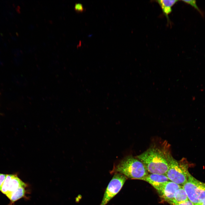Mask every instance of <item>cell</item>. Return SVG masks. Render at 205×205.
<instances>
[{
	"label": "cell",
	"mask_w": 205,
	"mask_h": 205,
	"mask_svg": "<svg viewBox=\"0 0 205 205\" xmlns=\"http://www.w3.org/2000/svg\"><path fill=\"white\" fill-rule=\"evenodd\" d=\"M12 175V174L7 175L5 179L1 186L0 191L5 195L8 193L9 181Z\"/></svg>",
	"instance_id": "8fae6325"
},
{
	"label": "cell",
	"mask_w": 205,
	"mask_h": 205,
	"mask_svg": "<svg viewBox=\"0 0 205 205\" xmlns=\"http://www.w3.org/2000/svg\"><path fill=\"white\" fill-rule=\"evenodd\" d=\"M169 204L171 205H195L189 200L180 203L176 204L171 203Z\"/></svg>",
	"instance_id": "9a60e30c"
},
{
	"label": "cell",
	"mask_w": 205,
	"mask_h": 205,
	"mask_svg": "<svg viewBox=\"0 0 205 205\" xmlns=\"http://www.w3.org/2000/svg\"><path fill=\"white\" fill-rule=\"evenodd\" d=\"M7 175L0 173V190L2 185Z\"/></svg>",
	"instance_id": "2e32d148"
},
{
	"label": "cell",
	"mask_w": 205,
	"mask_h": 205,
	"mask_svg": "<svg viewBox=\"0 0 205 205\" xmlns=\"http://www.w3.org/2000/svg\"><path fill=\"white\" fill-rule=\"evenodd\" d=\"M182 186L169 181L163 183L157 190L160 197L169 203L172 202L176 191Z\"/></svg>",
	"instance_id": "8992f818"
},
{
	"label": "cell",
	"mask_w": 205,
	"mask_h": 205,
	"mask_svg": "<svg viewBox=\"0 0 205 205\" xmlns=\"http://www.w3.org/2000/svg\"><path fill=\"white\" fill-rule=\"evenodd\" d=\"M142 180L151 185L156 190L163 183L170 181L165 175L149 173Z\"/></svg>",
	"instance_id": "52a82bcc"
},
{
	"label": "cell",
	"mask_w": 205,
	"mask_h": 205,
	"mask_svg": "<svg viewBox=\"0 0 205 205\" xmlns=\"http://www.w3.org/2000/svg\"><path fill=\"white\" fill-rule=\"evenodd\" d=\"M25 188L23 186L20 187L7 196L12 203H13L24 196L25 193Z\"/></svg>",
	"instance_id": "30bf717a"
},
{
	"label": "cell",
	"mask_w": 205,
	"mask_h": 205,
	"mask_svg": "<svg viewBox=\"0 0 205 205\" xmlns=\"http://www.w3.org/2000/svg\"><path fill=\"white\" fill-rule=\"evenodd\" d=\"M26 186V184L19 178L17 175H13L9 181L8 192L6 195L7 196L19 187L22 186L25 187Z\"/></svg>",
	"instance_id": "ba28073f"
},
{
	"label": "cell",
	"mask_w": 205,
	"mask_h": 205,
	"mask_svg": "<svg viewBox=\"0 0 205 205\" xmlns=\"http://www.w3.org/2000/svg\"><path fill=\"white\" fill-rule=\"evenodd\" d=\"M188 200L187 195L182 186L176 191L172 202L169 203H180Z\"/></svg>",
	"instance_id": "9c48e42d"
},
{
	"label": "cell",
	"mask_w": 205,
	"mask_h": 205,
	"mask_svg": "<svg viewBox=\"0 0 205 205\" xmlns=\"http://www.w3.org/2000/svg\"><path fill=\"white\" fill-rule=\"evenodd\" d=\"M182 186L188 200L195 205L205 199V183L197 179L190 174Z\"/></svg>",
	"instance_id": "277c9868"
},
{
	"label": "cell",
	"mask_w": 205,
	"mask_h": 205,
	"mask_svg": "<svg viewBox=\"0 0 205 205\" xmlns=\"http://www.w3.org/2000/svg\"><path fill=\"white\" fill-rule=\"evenodd\" d=\"M178 0H159L157 1L161 8L165 7H172Z\"/></svg>",
	"instance_id": "7c38bea8"
},
{
	"label": "cell",
	"mask_w": 205,
	"mask_h": 205,
	"mask_svg": "<svg viewBox=\"0 0 205 205\" xmlns=\"http://www.w3.org/2000/svg\"><path fill=\"white\" fill-rule=\"evenodd\" d=\"M127 178L118 173H115L109 183L100 205H106L120 191Z\"/></svg>",
	"instance_id": "5b68a950"
},
{
	"label": "cell",
	"mask_w": 205,
	"mask_h": 205,
	"mask_svg": "<svg viewBox=\"0 0 205 205\" xmlns=\"http://www.w3.org/2000/svg\"><path fill=\"white\" fill-rule=\"evenodd\" d=\"M112 171L122 174L127 178L141 180L149 174L142 162L136 157L131 155L121 160Z\"/></svg>",
	"instance_id": "7a4b0ae2"
},
{
	"label": "cell",
	"mask_w": 205,
	"mask_h": 205,
	"mask_svg": "<svg viewBox=\"0 0 205 205\" xmlns=\"http://www.w3.org/2000/svg\"><path fill=\"white\" fill-rule=\"evenodd\" d=\"M189 166L185 158L177 160L173 157L165 175L170 181L182 186L190 174L188 170Z\"/></svg>",
	"instance_id": "3957f363"
},
{
	"label": "cell",
	"mask_w": 205,
	"mask_h": 205,
	"mask_svg": "<svg viewBox=\"0 0 205 205\" xmlns=\"http://www.w3.org/2000/svg\"><path fill=\"white\" fill-rule=\"evenodd\" d=\"M181 1L191 5L198 11L200 12L199 9L197 5L195 0H182Z\"/></svg>",
	"instance_id": "4fadbf2b"
},
{
	"label": "cell",
	"mask_w": 205,
	"mask_h": 205,
	"mask_svg": "<svg viewBox=\"0 0 205 205\" xmlns=\"http://www.w3.org/2000/svg\"><path fill=\"white\" fill-rule=\"evenodd\" d=\"M136 157L144 164L149 173L165 175L173 157L171 145L166 140L154 142L146 151Z\"/></svg>",
	"instance_id": "6da1fadb"
},
{
	"label": "cell",
	"mask_w": 205,
	"mask_h": 205,
	"mask_svg": "<svg viewBox=\"0 0 205 205\" xmlns=\"http://www.w3.org/2000/svg\"><path fill=\"white\" fill-rule=\"evenodd\" d=\"M74 9L77 12H82L85 11V9L83 5L80 3H76L74 7Z\"/></svg>",
	"instance_id": "5bb4252c"
},
{
	"label": "cell",
	"mask_w": 205,
	"mask_h": 205,
	"mask_svg": "<svg viewBox=\"0 0 205 205\" xmlns=\"http://www.w3.org/2000/svg\"><path fill=\"white\" fill-rule=\"evenodd\" d=\"M196 205H205V199L201 203Z\"/></svg>",
	"instance_id": "e0dca14e"
}]
</instances>
